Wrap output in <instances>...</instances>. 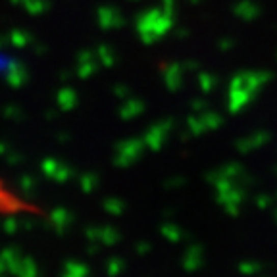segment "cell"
Here are the masks:
<instances>
[{"label": "cell", "instance_id": "1", "mask_svg": "<svg viewBox=\"0 0 277 277\" xmlns=\"http://www.w3.org/2000/svg\"><path fill=\"white\" fill-rule=\"evenodd\" d=\"M41 208L29 200L25 195L16 190L10 183L0 179V216L2 217H27L39 216Z\"/></svg>", "mask_w": 277, "mask_h": 277}]
</instances>
